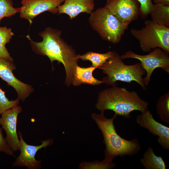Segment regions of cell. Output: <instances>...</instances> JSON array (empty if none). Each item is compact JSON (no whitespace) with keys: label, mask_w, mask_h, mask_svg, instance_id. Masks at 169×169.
<instances>
[{"label":"cell","mask_w":169,"mask_h":169,"mask_svg":"<svg viewBox=\"0 0 169 169\" xmlns=\"http://www.w3.org/2000/svg\"><path fill=\"white\" fill-rule=\"evenodd\" d=\"M61 30L47 27L38 34L43 38L41 42L31 40L28 35L27 37L32 49L36 54L47 56L52 63L56 60L63 64L66 73L65 82L69 85L72 83L73 69L77 64L79 54L61 38Z\"/></svg>","instance_id":"6da1fadb"},{"label":"cell","mask_w":169,"mask_h":169,"mask_svg":"<svg viewBox=\"0 0 169 169\" xmlns=\"http://www.w3.org/2000/svg\"><path fill=\"white\" fill-rule=\"evenodd\" d=\"M148 105L136 92L115 86L100 92L96 107L100 111L110 110L117 115L130 118L132 111L142 113L147 109Z\"/></svg>","instance_id":"7a4b0ae2"},{"label":"cell","mask_w":169,"mask_h":169,"mask_svg":"<svg viewBox=\"0 0 169 169\" xmlns=\"http://www.w3.org/2000/svg\"><path fill=\"white\" fill-rule=\"evenodd\" d=\"M101 112L99 114L93 113L91 116L103 136V142L106 146L104 160L112 161L117 156H131L137 154L140 150V145L138 139L136 138L127 140L116 132L114 121L117 115L115 114L112 118L107 119L105 116L104 111Z\"/></svg>","instance_id":"3957f363"},{"label":"cell","mask_w":169,"mask_h":169,"mask_svg":"<svg viewBox=\"0 0 169 169\" xmlns=\"http://www.w3.org/2000/svg\"><path fill=\"white\" fill-rule=\"evenodd\" d=\"M100 68L103 73L107 75L102 81L108 85L116 86L117 81L131 83L134 81L138 83L144 90L146 89L143 76L146 74L141 63L126 65L116 51H113L111 57Z\"/></svg>","instance_id":"277c9868"},{"label":"cell","mask_w":169,"mask_h":169,"mask_svg":"<svg viewBox=\"0 0 169 169\" xmlns=\"http://www.w3.org/2000/svg\"><path fill=\"white\" fill-rule=\"evenodd\" d=\"M89 22L92 29L103 39L113 44L120 41L128 26L121 23L104 7L98 8L90 14Z\"/></svg>","instance_id":"5b68a950"},{"label":"cell","mask_w":169,"mask_h":169,"mask_svg":"<svg viewBox=\"0 0 169 169\" xmlns=\"http://www.w3.org/2000/svg\"><path fill=\"white\" fill-rule=\"evenodd\" d=\"M145 27L140 29L132 28L131 35L139 42L140 48L144 52L160 48L169 53V28L161 26L152 20H146Z\"/></svg>","instance_id":"8992f818"},{"label":"cell","mask_w":169,"mask_h":169,"mask_svg":"<svg viewBox=\"0 0 169 169\" xmlns=\"http://www.w3.org/2000/svg\"><path fill=\"white\" fill-rule=\"evenodd\" d=\"M168 54L161 48L153 49L149 54L141 55L129 50L120 56L123 59L127 58L136 59L139 60L143 68L146 71V75L143 78L146 86L147 85L151 79V74L156 68H160L166 72L169 73V57Z\"/></svg>","instance_id":"52a82bcc"},{"label":"cell","mask_w":169,"mask_h":169,"mask_svg":"<svg viewBox=\"0 0 169 169\" xmlns=\"http://www.w3.org/2000/svg\"><path fill=\"white\" fill-rule=\"evenodd\" d=\"M140 6L137 0H107L104 7L121 23L128 26L131 22L138 18Z\"/></svg>","instance_id":"ba28073f"},{"label":"cell","mask_w":169,"mask_h":169,"mask_svg":"<svg viewBox=\"0 0 169 169\" xmlns=\"http://www.w3.org/2000/svg\"><path fill=\"white\" fill-rule=\"evenodd\" d=\"M64 0H22L21 18L27 20L31 24L37 16L46 11L58 14V7Z\"/></svg>","instance_id":"9c48e42d"},{"label":"cell","mask_w":169,"mask_h":169,"mask_svg":"<svg viewBox=\"0 0 169 169\" xmlns=\"http://www.w3.org/2000/svg\"><path fill=\"white\" fill-rule=\"evenodd\" d=\"M21 107L17 105L3 112L0 117V125L6 134L5 139L13 151L20 150V143L17 132V124Z\"/></svg>","instance_id":"30bf717a"},{"label":"cell","mask_w":169,"mask_h":169,"mask_svg":"<svg viewBox=\"0 0 169 169\" xmlns=\"http://www.w3.org/2000/svg\"><path fill=\"white\" fill-rule=\"evenodd\" d=\"M16 67L13 61L0 58V78L15 90L19 100L24 101L33 91L30 85L25 84L17 79L13 71Z\"/></svg>","instance_id":"8fae6325"},{"label":"cell","mask_w":169,"mask_h":169,"mask_svg":"<svg viewBox=\"0 0 169 169\" xmlns=\"http://www.w3.org/2000/svg\"><path fill=\"white\" fill-rule=\"evenodd\" d=\"M137 123L147 129L154 136H158L157 141L163 149H169V128L156 121L151 111L147 109L138 115Z\"/></svg>","instance_id":"7c38bea8"},{"label":"cell","mask_w":169,"mask_h":169,"mask_svg":"<svg viewBox=\"0 0 169 169\" xmlns=\"http://www.w3.org/2000/svg\"><path fill=\"white\" fill-rule=\"evenodd\" d=\"M20 139V153L14 162L13 166H24L29 169H38L40 166L41 161L35 159L37 151L43 148L51 145L53 140L49 139L42 141V144L38 146L29 145L23 140L22 133L18 132Z\"/></svg>","instance_id":"4fadbf2b"},{"label":"cell","mask_w":169,"mask_h":169,"mask_svg":"<svg viewBox=\"0 0 169 169\" xmlns=\"http://www.w3.org/2000/svg\"><path fill=\"white\" fill-rule=\"evenodd\" d=\"M94 7V0H64L58 8V14H65L72 19L82 13L90 14Z\"/></svg>","instance_id":"5bb4252c"},{"label":"cell","mask_w":169,"mask_h":169,"mask_svg":"<svg viewBox=\"0 0 169 169\" xmlns=\"http://www.w3.org/2000/svg\"><path fill=\"white\" fill-rule=\"evenodd\" d=\"M95 69L92 66L85 68L76 64L73 69L71 83L74 86L82 84L96 85L103 83L102 80H98L93 76L92 73Z\"/></svg>","instance_id":"9a60e30c"},{"label":"cell","mask_w":169,"mask_h":169,"mask_svg":"<svg viewBox=\"0 0 169 169\" xmlns=\"http://www.w3.org/2000/svg\"><path fill=\"white\" fill-rule=\"evenodd\" d=\"M149 14L154 23L169 28V5L153 3Z\"/></svg>","instance_id":"2e32d148"},{"label":"cell","mask_w":169,"mask_h":169,"mask_svg":"<svg viewBox=\"0 0 169 169\" xmlns=\"http://www.w3.org/2000/svg\"><path fill=\"white\" fill-rule=\"evenodd\" d=\"M140 161L145 169H166V166L161 156H156L153 148H148L143 155Z\"/></svg>","instance_id":"e0dca14e"},{"label":"cell","mask_w":169,"mask_h":169,"mask_svg":"<svg viewBox=\"0 0 169 169\" xmlns=\"http://www.w3.org/2000/svg\"><path fill=\"white\" fill-rule=\"evenodd\" d=\"M113 54V51H109L105 53H100L88 52L81 55L79 54L78 58L83 60H89L92 63V66L95 68H100Z\"/></svg>","instance_id":"ac0fdd59"},{"label":"cell","mask_w":169,"mask_h":169,"mask_svg":"<svg viewBox=\"0 0 169 169\" xmlns=\"http://www.w3.org/2000/svg\"><path fill=\"white\" fill-rule=\"evenodd\" d=\"M156 111L162 121L169 124V92L159 97L156 104Z\"/></svg>","instance_id":"d6986e66"},{"label":"cell","mask_w":169,"mask_h":169,"mask_svg":"<svg viewBox=\"0 0 169 169\" xmlns=\"http://www.w3.org/2000/svg\"><path fill=\"white\" fill-rule=\"evenodd\" d=\"M13 5L12 0H0V24L3 18L10 17L20 12L21 7L15 8Z\"/></svg>","instance_id":"ffe728a7"},{"label":"cell","mask_w":169,"mask_h":169,"mask_svg":"<svg viewBox=\"0 0 169 169\" xmlns=\"http://www.w3.org/2000/svg\"><path fill=\"white\" fill-rule=\"evenodd\" d=\"M116 165L112 161L104 160L102 161H95L93 162H83L80 164V169H111Z\"/></svg>","instance_id":"44dd1931"},{"label":"cell","mask_w":169,"mask_h":169,"mask_svg":"<svg viewBox=\"0 0 169 169\" xmlns=\"http://www.w3.org/2000/svg\"><path fill=\"white\" fill-rule=\"evenodd\" d=\"M19 100H9L6 96L5 92L0 87V115L4 111L18 105Z\"/></svg>","instance_id":"7402d4cb"},{"label":"cell","mask_w":169,"mask_h":169,"mask_svg":"<svg viewBox=\"0 0 169 169\" xmlns=\"http://www.w3.org/2000/svg\"><path fill=\"white\" fill-rule=\"evenodd\" d=\"M139 3V15L143 19H145L149 15L152 0H137Z\"/></svg>","instance_id":"603a6c76"},{"label":"cell","mask_w":169,"mask_h":169,"mask_svg":"<svg viewBox=\"0 0 169 169\" xmlns=\"http://www.w3.org/2000/svg\"><path fill=\"white\" fill-rule=\"evenodd\" d=\"M14 34L12 29L7 27H0V43L5 46L10 42Z\"/></svg>","instance_id":"cb8c5ba5"},{"label":"cell","mask_w":169,"mask_h":169,"mask_svg":"<svg viewBox=\"0 0 169 169\" xmlns=\"http://www.w3.org/2000/svg\"><path fill=\"white\" fill-rule=\"evenodd\" d=\"M0 152H3L9 155L13 156V151L11 149L4 138L0 128Z\"/></svg>","instance_id":"d4e9b609"},{"label":"cell","mask_w":169,"mask_h":169,"mask_svg":"<svg viewBox=\"0 0 169 169\" xmlns=\"http://www.w3.org/2000/svg\"><path fill=\"white\" fill-rule=\"evenodd\" d=\"M0 58H3L9 60L13 61V58L10 56L5 46L0 43Z\"/></svg>","instance_id":"484cf974"},{"label":"cell","mask_w":169,"mask_h":169,"mask_svg":"<svg viewBox=\"0 0 169 169\" xmlns=\"http://www.w3.org/2000/svg\"><path fill=\"white\" fill-rule=\"evenodd\" d=\"M155 4L161 3L169 5V0H153Z\"/></svg>","instance_id":"4316f807"}]
</instances>
